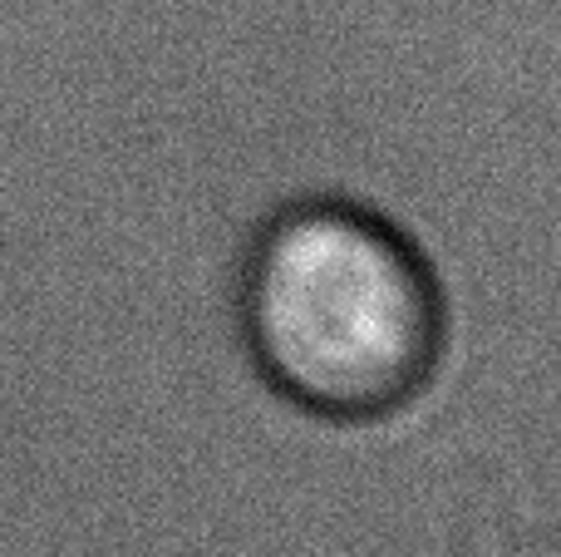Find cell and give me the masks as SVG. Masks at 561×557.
Listing matches in <instances>:
<instances>
[{"label":"cell","instance_id":"cell-1","mask_svg":"<svg viewBox=\"0 0 561 557\" xmlns=\"http://www.w3.org/2000/svg\"><path fill=\"white\" fill-rule=\"evenodd\" d=\"M242 336L286 400L369 420L434 375L444 302L424 252L385 213L306 197L280 207L247 252Z\"/></svg>","mask_w":561,"mask_h":557}]
</instances>
